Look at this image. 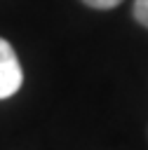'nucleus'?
<instances>
[{
  "label": "nucleus",
  "mask_w": 148,
  "mask_h": 150,
  "mask_svg": "<svg viewBox=\"0 0 148 150\" xmlns=\"http://www.w3.org/2000/svg\"><path fill=\"white\" fill-rule=\"evenodd\" d=\"M21 82H23L21 63H19L12 45L0 38V98H7L12 94H16Z\"/></svg>",
  "instance_id": "obj_1"
},
{
  "label": "nucleus",
  "mask_w": 148,
  "mask_h": 150,
  "mask_svg": "<svg viewBox=\"0 0 148 150\" xmlns=\"http://www.w3.org/2000/svg\"><path fill=\"white\" fill-rule=\"evenodd\" d=\"M134 16L141 26L148 28V0H134Z\"/></svg>",
  "instance_id": "obj_2"
},
{
  "label": "nucleus",
  "mask_w": 148,
  "mask_h": 150,
  "mask_svg": "<svg viewBox=\"0 0 148 150\" xmlns=\"http://www.w3.org/2000/svg\"><path fill=\"white\" fill-rule=\"evenodd\" d=\"M82 2L94 7V9H110V7H117L122 0H82Z\"/></svg>",
  "instance_id": "obj_3"
}]
</instances>
